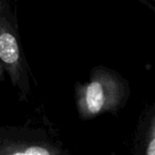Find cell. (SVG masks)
I'll return each instance as SVG.
<instances>
[{"label": "cell", "mask_w": 155, "mask_h": 155, "mask_svg": "<svg viewBox=\"0 0 155 155\" xmlns=\"http://www.w3.org/2000/svg\"><path fill=\"white\" fill-rule=\"evenodd\" d=\"M31 71L21 42L16 10L0 0V83L8 82L20 102L31 97Z\"/></svg>", "instance_id": "1"}, {"label": "cell", "mask_w": 155, "mask_h": 155, "mask_svg": "<svg viewBox=\"0 0 155 155\" xmlns=\"http://www.w3.org/2000/svg\"><path fill=\"white\" fill-rule=\"evenodd\" d=\"M128 84L107 68L94 67L89 81L74 87L76 109L82 120H90L104 114L116 112L128 99Z\"/></svg>", "instance_id": "2"}, {"label": "cell", "mask_w": 155, "mask_h": 155, "mask_svg": "<svg viewBox=\"0 0 155 155\" xmlns=\"http://www.w3.org/2000/svg\"><path fill=\"white\" fill-rule=\"evenodd\" d=\"M67 152L51 127L0 125V155H62Z\"/></svg>", "instance_id": "3"}, {"label": "cell", "mask_w": 155, "mask_h": 155, "mask_svg": "<svg viewBox=\"0 0 155 155\" xmlns=\"http://www.w3.org/2000/svg\"><path fill=\"white\" fill-rule=\"evenodd\" d=\"M140 153L155 155V105L146 114L138 132Z\"/></svg>", "instance_id": "4"}, {"label": "cell", "mask_w": 155, "mask_h": 155, "mask_svg": "<svg viewBox=\"0 0 155 155\" xmlns=\"http://www.w3.org/2000/svg\"><path fill=\"white\" fill-rule=\"evenodd\" d=\"M153 1H154V2H155V0H153Z\"/></svg>", "instance_id": "5"}]
</instances>
